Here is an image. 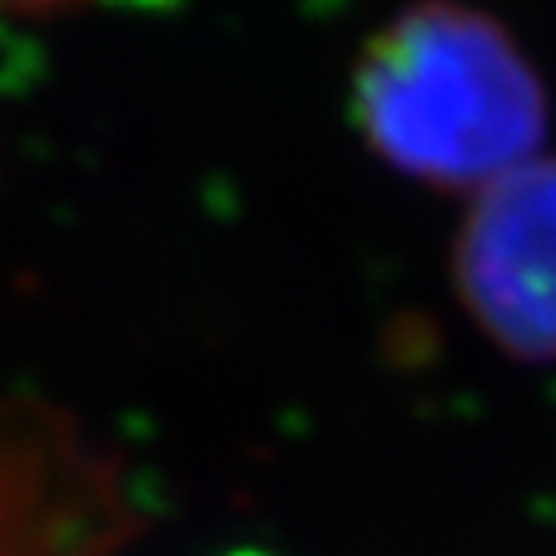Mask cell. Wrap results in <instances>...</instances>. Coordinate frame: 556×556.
Segmentation results:
<instances>
[{"label":"cell","instance_id":"obj_1","mask_svg":"<svg viewBox=\"0 0 556 556\" xmlns=\"http://www.w3.org/2000/svg\"><path fill=\"white\" fill-rule=\"evenodd\" d=\"M351 116L379 161L470 190L540 157L548 87L516 34L466 0H413L358 50Z\"/></svg>","mask_w":556,"mask_h":556},{"label":"cell","instance_id":"obj_2","mask_svg":"<svg viewBox=\"0 0 556 556\" xmlns=\"http://www.w3.org/2000/svg\"><path fill=\"white\" fill-rule=\"evenodd\" d=\"M454 289L519 358H556V153L482 186L454 236Z\"/></svg>","mask_w":556,"mask_h":556},{"label":"cell","instance_id":"obj_3","mask_svg":"<svg viewBox=\"0 0 556 556\" xmlns=\"http://www.w3.org/2000/svg\"><path fill=\"white\" fill-rule=\"evenodd\" d=\"M66 438L0 425V556H79L83 532L79 478L50 470L62 462Z\"/></svg>","mask_w":556,"mask_h":556},{"label":"cell","instance_id":"obj_4","mask_svg":"<svg viewBox=\"0 0 556 556\" xmlns=\"http://www.w3.org/2000/svg\"><path fill=\"white\" fill-rule=\"evenodd\" d=\"M0 4H9V9H25V13H34V9H62V4H79V0H0Z\"/></svg>","mask_w":556,"mask_h":556}]
</instances>
